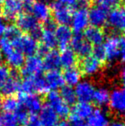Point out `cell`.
<instances>
[{"mask_svg":"<svg viewBox=\"0 0 125 126\" xmlns=\"http://www.w3.org/2000/svg\"><path fill=\"white\" fill-rule=\"evenodd\" d=\"M60 94L61 98L66 103L67 105H75V101H76V96H75V89L72 87L69 86H63L60 90Z\"/></svg>","mask_w":125,"mask_h":126,"instance_id":"4dcf8cb0","label":"cell"},{"mask_svg":"<svg viewBox=\"0 0 125 126\" xmlns=\"http://www.w3.org/2000/svg\"><path fill=\"white\" fill-rule=\"evenodd\" d=\"M0 126H19L14 113L3 112L0 114Z\"/></svg>","mask_w":125,"mask_h":126,"instance_id":"1f68e13d","label":"cell"},{"mask_svg":"<svg viewBox=\"0 0 125 126\" xmlns=\"http://www.w3.org/2000/svg\"><path fill=\"white\" fill-rule=\"evenodd\" d=\"M71 30L75 33H82L88 27V10L87 8H77L73 12L71 18Z\"/></svg>","mask_w":125,"mask_h":126,"instance_id":"9c48e42d","label":"cell"},{"mask_svg":"<svg viewBox=\"0 0 125 126\" xmlns=\"http://www.w3.org/2000/svg\"><path fill=\"white\" fill-rule=\"evenodd\" d=\"M60 58V66L63 67L65 70L75 67L77 63V56L71 48H66L61 51L59 53Z\"/></svg>","mask_w":125,"mask_h":126,"instance_id":"d4e9b609","label":"cell"},{"mask_svg":"<svg viewBox=\"0 0 125 126\" xmlns=\"http://www.w3.org/2000/svg\"><path fill=\"white\" fill-rule=\"evenodd\" d=\"M92 56L94 58H96L98 61H99L100 63H103L104 62L106 61V56H105V51L104 49V47L102 45L100 46H95L94 47H93L92 51Z\"/></svg>","mask_w":125,"mask_h":126,"instance_id":"d590c367","label":"cell"},{"mask_svg":"<svg viewBox=\"0 0 125 126\" xmlns=\"http://www.w3.org/2000/svg\"><path fill=\"white\" fill-rule=\"evenodd\" d=\"M47 105L53 109V111L57 113L59 118H65L69 116L70 108L69 106L67 105L57 91H50L46 95Z\"/></svg>","mask_w":125,"mask_h":126,"instance_id":"277c9868","label":"cell"},{"mask_svg":"<svg viewBox=\"0 0 125 126\" xmlns=\"http://www.w3.org/2000/svg\"><path fill=\"white\" fill-rule=\"evenodd\" d=\"M108 126H125V123L122 121H113L109 124Z\"/></svg>","mask_w":125,"mask_h":126,"instance_id":"7bdbcfd3","label":"cell"},{"mask_svg":"<svg viewBox=\"0 0 125 126\" xmlns=\"http://www.w3.org/2000/svg\"><path fill=\"white\" fill-rule=\"evenodd\" d=\"M42 61H43L44 70H46L47 71L58 70V68L60 67L59 53L56 50L49 51L44 56V58L42 59Z\"/></svg>","mask_w":125,"mask_h":126,"instance_id":"cb8c5ba5","label":"cell"},{"mask_svg":"<svg viewBox=\"0 0 125 126\" xmlns=\"http://www.w3.org/2000/svg\"><path fill=\"white\" fill-rule=\"evenodd\" d=\"M2 14L6 20H15L17 16L22 13V10L26 8V5L19 0H5L3 2Z\"/></svg>","mask_w":125,"mask_h":126,"instance_id":"8fae6325","label":"cell"},{"mask_svg":"<svg viewBox=\"0 0 125 126\" xmlns=\"http://www.w3.org/2000/svg\"><path fill=\"white\" fill-rule=\"evenodd\" d=\"M64 84H67L69 87H75L82 79V72L76 67L67 69L63 74Z\"/></svg>","mask_w":125,"mask_h":126,"instance_id":"484cf974","label":"cell"},{"mask_svg":"<svg viewBox=\"0 0 125 126\" xmlns=\"http://www.w3.org/2000/svg\"><path fill=\"white\" fill-rule=\"evenodd\" d=\"M69 123L71 126H89L87 122L84 120H78V119H69Z\"/></svg>","mask_w":125,"mask_h":126,"instance_id":"60d3db41","label":"cell"},{"mask_svg":"<svg viewBox=\"0 0 125 126\" xmlns=\"http://www.w3.org/2000/svg\"><path fill=\"white\" fill-rule=\"evenodd\" d=\"M15 26L21 32L29 33V35L35 40L40 38L42 27L28 12H22L15 18Z\"/></svg>","mask_w":125,"mask_h":126,"instance_id":"6da1fadb","label":"cell"},{"mask_svg":"<svg viewBox=\"0 0 125 126\" xmlns=\"http://www.w3.org/2000/svg\"><path fill=\"white\" fill-rule=\"evenodd\" d=\"M120 77H121V80H122L123 84H124V88H125V66L122 69V70H121Z\"/></svg>","mask_w":125,"mask_h":126,"instance_id":"ee69618b","label":"cell"},{"mask_svg":"<svg viewBox=\"0 0 125 126\" xmlns=\"http://www.w3.org/2000/svg\"><path fill=\"white\" fill-rule=\"evenodd\" d=\"M105 51L106 61L112 62L120 57L121 49L119 44V37L116 34L108 36L103 45Z\"/></svg>","mask_w":125,"mask_h":126,"instance_id":"4fadbf2b","label":"cell"},{"mask_svg":"<svg viewBox=\"0 0 125 126\" xmlns=\"http://www.w3.org/2000/svg\"><path fill=\"white\" fill-rule=\"evenodd\" d=\"M74 89H75L76 100H79V102L90 103L93 100L95 88L91 82L87 81H80Z\"/></svg>","mask_w":125,"mask_h":126,"instance_id":"5bb4252c","label":"cell"},{"mask_svg":"<svg viewBox=\"0 0 125 126\" xmlns=\"http://www.w3.org/2000/svg\"><path fill=\"white\" fill-rule=\"evenodd\" d=\"M107 22L111 28L125 33V7L112 10L108 15Z\"/></svg>","mask_w":125,"mask_h":126,"instance_id":"9a60e30c","label":"cell"},{"mask_svg":"<svg viewBox=\"0 0 125 126\" xmlns=\"http://www.w3.org/2000/svg\"><path fill=\"white\" fill-rule=\"evenodd\" d=\"M109 106L117 114H125V88H115L110 93Z\"/></svg>","mask_w":125,"mask_h":126,"instance_id":"30bf717a","label":"cell"},{"mask_svg":"<svg viewBox=\"0 0 125 126\" xmlns=\"http://www.w3.org/2000/svg\"><path fill=\"white\" fill-rule=\"evenodd\" d=\"M28 10H30L31 15L39 22H42L45 23V22L51 19V15H52L51 8L45 1L39 0V1L33 2L30 4Z\"/></svg>","mask_w":125,"mask_h":126,"instance_id":"7c38bea8","label":"cell"},{"mask_svg":"<svg viewBox=\"0 0 125 126\" xmlns=\"http://www.w3.org/2000/svg\"><path fill=\"white\" fill-rule=\"evenodd\" d=\"M46 85L50 91H56L58 88H62L64 86L63 74L58 70L47 71L44 76Z\"/></svg>","mask_w":125,"mask_h":126,"instance_id":"7402d4cb","label":"cell"},{"mask_svg":"<svg viewBox=\"0 0 125 126\" xmlns=\"http://www.w3.org/2000/svg\"><path fill=\"white\" fill-rule=\"evenodd\" d=\"M15 49H14L11 42L8 39H6L3 36L2 38H0V51H2V53L5 57L10 54V53H11Z\"/></svg>","mask_w":125,"mask_h":126,"instance_id":"e575fe53","label":"cell"},{"mask_svg":"<svg viewBox=\"0 0 125 126\" xmlns=\"http://www.w3.org/2000/svg\"><path fill=\"white\" fill-rule=\"evenodd\" d=\"M5 0H0V5H2L3 3V2H4Z\"/></svg>","mask_w":125,"mask_h":126,"instance_id":"f907efd6","label":"cell"},{"mask_svg":"<svg viewBox=\"0 0 125 126\" xmlns=\"http://www.w3.org/2000/svg\"><path fill=\"white\" fill-rule=\"evenodd\" d=\"M51 12L55 22L58 23L59 25H67L70 23L73 15V10L69 6L62 4L59 2L56 1L52 3Z\"/></svg>","mask_w":125,"mask_h":126,"instance_id":"5b68a950","label":"cell"},{"mask_svg":"<svg viewBox=\"0 0 125 126\" xmlns=\"http://www.w3.org/2000/svg\"><path fill=\"white\" fill-rule=\"evenodd\" d=\"M2 101H3V99H2L1 95H0V109L2 108Z\"/></svg>","mask_w":125,"mask_h":126,"instance_id":"681fc988","label":"cell"},{"mask_svg":"<svg viewBox=\"0 0 125 126\" xmlns=\"http://www.w3.org/2000/svg\"><path fill=\"white\" fill-rule=\"evenodd\" d=\"M70 45L75 55L80 58H87L92 53V45L84 38L82 33H75L72 37Z\"/></svg>","mask_w":125,"mask_h":126,"instance_id":"ba28073f","label":"cell"},{"mask_svg":"<svg viewBox=\"0 0 125 126\" xmlns=\"http://www.w3.org/2000/svg\"><path fill=\"white\" fill-rule=\"evenodd\" d=\"M35 1H36V0H28V2H29V3H33V2H35Z\"/></svg>","mask_w":125,"mask_h":126,"instance_id":"816d5d0a","label":"cell"},{"mask_svg":"<svg viewBox=\"0 0 125 126\" xmlns=\"http://www.w3.org/2000/svg\"><path fill=\"white\" fill-rule=\"evenodd\" d=\"M19 1H21V2H22V3H24V4L26 5V7H27L28 9L29 8V6H30V4L31 3L28 2V0H19Z\"/></svg>","mask_w":125,"mask_h":126,"instance_id":"7dc6e473","label":"cell"},{"mask_svg":"<svg viewBox=\"0 0 125 126\" xmlns=\"http://www.w3.org/2000/svg\"><path fill=\"white\" fill-rule=\"evenodd\" d=\"M22 107L17 100L16 98L13 96H8L4 98L2 101V108L4 111V112L15 113L18 109Z\"/></svg>","mask_w":125,"mask_h":126,"instance_id":"f546056e","label":"cell"},{"mask_svg":"<svg viewBox=\"0 0 125 126\" xmlns=\"http://www.w3.org/2000/svg\"><path fill=\"white\" fill-rule=\"evenodd\" d=\"M56 28V22L50 19L44 23V28H42V33L40 38L41 40V45L48 50H54V48L57 46L55 34Z\"/></svg>","mask_w":125,"mask_h":126,"instance_id":"52a82bcc","label":"cell"},{"mask_svg":"<svg viewBox=\"0 0 125 126\" xmlns=\"http://www.w3.org/2000/svg\"><path fill=\"white\" fill-rule=\"evenodd\" d=\"M109 100H110V91L105 88H99L95 89L93 101L95 105L99 107L105 106L108 105Z\"/></svg>","mask_w":125,"mask_h":126,"instance_id":"f1b7e54d","label":"cell"},{"mask_svg":"<svg viewBox=\"0 0 125 126\" xmlns=\"http://www.w3.org/2000/svg\"><path fill=\"white\" fill-rule=\"evenodd\" d=\"M10 77V70L5 65L0 66V91Z\"/></svg>","mask_w":125,"mask_h":126,"instance_id":"74e56055","label":"cell"},{"mask_svg":"<svg viewBox=\"0 0 125 126\" xmlns=\"http://www.w3.org/2000/svg\"><path fill=\"white\" fill-rule=\"evenodd\" d=\"M38 118L40 126H57L59 123V117L47 104L43 106Z\"/></svg>","mask_w":125,"mask_h":126,"instance_id":"ffe728a7","label":"cell"},{"mask_svg":"<svg viewBox=\"0 0 125 126\" xmlns=\"http://www.w3.org/2000/svg\"><path fill=\"white\" fill-rule=\"evenodd\" d=\"M83 36L91 45H94L95 47L103 44L105 39V33L101 28L90 26L84 30Z\"/></svg>","mask_w":125,"mask_h":126,"instance_id":"44dd1931","label":"cell"},{"mask_svg":"<svg viewBox=\"0 0 125 126\" xmlns=\"http://www.w3.org/2000/svg\"><path fill=\"white\" fill-rule=\"evenodd\" d=\"M94 111V107L90 103L78 102L74 105L72 110H70L69 119H78L85 121L86 119H88Z\"/></svg>","mask_w":125,"mask_h":126,"instance_id":"e0dca14e","label":"cell"},{"mask_svg":"<svg viewBox=\"0 0 125 126\" xmlns=\"http://www.w3.org/2000/svg\"><path fill=\"white\" fill-rule=\"evenodd\" d=\"M43 70L44 65L41 58L38 55H33L28 57L27 59H25L23 66L22 67L21 75L24 78L41 76Z\"/></svg>","mask_w":125,"mask_h":126,"instance_id":"8992f818","label":"cell"},{"mask_svg":"<svg viewBox=\"0 0 125 126\" xmlns=\"http://www.w3.org/2000/svg\"><path fill=\"white\" fill-rule=\"evenodd\" d=\"M55 34L59 49L63 51L68 48L72 40V37H73L71 28L67 25H59L56 28Z\"/></svg>","mask_w":125,"mask_h":126,"instance_id":"d6986e66","label":"cell"},{"mask_svg":"<svg viewBox=\"0 0 125 126\" xmlns=\"http://www.w3.org/2000/svg\"><path fill=\"white\" fill-rule=\"evenodd\" d=\"M20 73L17 70H10V77L3 85L1 92L6 97L12 96L20 91Z\"/></svg>","mask_w":125,"mask_h":126,"instance_id":"ac0fdd59","label":"cell"},{"mask_svg":"<svg viewBox=\"0 0 125 126\" xmlns=\"http://www.w3.org/2000/svg\"><path fill=\"white\" fill-rule=\"evenodd\" d=\"M25 126H40V120L37 115H30Z\"/></svg>","mask_w":125,"mask_h":126,"instance_id":"f35d334b","label":"cell"},{"mask_svg":"<svg viewBox=\"0 0 125 126\" xmlns=\"http://www.w3.org/2000/svg\"><path fill=\"white\" fill-rule=\"evenodd\" d=\"M109 10L106 9L95 5L88 10V20L89 23L94 27L101 28L107 22Z\"/></svg>","mask_w":125,"mask_h":126,"instance_id":"2e32d148","label":"cell"},{"mask_svg":"<svg viewBox=\"0 0 125 126\" xmlns=\"http://www.w3.org/2000/svg\"><path fill=\"white\" fill-rule=\"evenodd\" d=\"M14 114H15V118H16V121L19 125H26V124L28 123V120L29 115H28V112L25 109L21 107L20 109L17 110Z\"/></svg>","mask_w":125,"mask_h":126,"instance_id":"8d00e7d4","label":"cell"},{"mask_svg":"<svg viewBox=\"0 0 125 126\" xmlns=\"http://www.w3.org/2000/svg\"><path fill=\"white\" fill-rule=\"evenodd\" d=\"M96 3L100 7L106 9V10H114L118 8L121 4V0H95Z\"/></svg>","mask_w":125,"mask_h":126,"instance_id":"836d02e7","label":"cell"},{"mask_svg":"<svg viewBox=\"0 0 125 126\" xmlns=\"http://www.w3.org/2000/svg\"><path fill=\"white\" fill-rule=\"evenodd\" d=\"M16 99L21 106H23V109L31 113V115H36L43 107L42 100L38 94H27L22 92H19Z\"/></svg>","mask_w":125,"mask_h":126,"instance_id":"3957f363","label":"cell"},{"mask_svg":"<svg viewBox=\"0 0 125 126\" xmlns=\"http://www.w3.org/2000/svg\"><path fill=\"white\" fill-rule=\"evenodd\" d=\"M7 63L10 67H11L12 70H17L22 68L25 62V56L20 51L14 50L11 53L6 56Z\"/></svg>","mask_w":125,"mask_h":126,"instance_id":"4316f807","label":"cell"},{"mask_svg":"<svg viewBox=\"0 0 125 126\" xmlns=\"http://www.w3.org/2000/svg\"><path fill=\"white\" fill-rule=\"evenodd\" d=\"M120 58H121V61L123 63H125V51H122L120 53Z\"/></svg>","mask_w":125,"mask_h":126,"instance_id":"bcb514c9","label":"cell"},{"mask_svg":"<svg viewBox=\"0 0 125 126\" xmlns=\"http://www.w3.org/2000/svg\"><path fill=\"white\" fill-rule=\"evenodd\" d=\"M22 35V32L16 28L15 25H10L6 28L3 37L8 39L10 42L14 41Z\"/></svg>","mask_w":125,"mask_h":126,"instance_id":"d6a6232c","label":"cell"},{"mask_svg":"<svg viewBox=\"0 0 125 126\" xmlns=\"http://www.w3.org/2000/svg\"><path fill=\"white\" fill-rule=\"evenodd\" d=\"M80 1L81 0H57V2H59L60 3L66 5V6L70 7V8H71V7L77 8Z\"/></svg>","mask_w":125,"mask_h":126,"instance_id":"ab89813d","label":"cell"},{"mask_svg":"<svg viewBox=\"0 0 125 126\" xmlns=\"http://www.w3.org/2000/svg\"><path fill=\"white\" fill-rule=\"evenodd\" d=\"M6 24H5V22L3 21V19H1V17H0V38H2V37L3 36V34H4L5 33V30H6Z\"/></svg>","mask_w":125,"mask_h":126,"instance_id":"b9f144b4","label":"cell"},{"mask_svg":"<svg viewBox=\"0 0 125 126\" xmlns=\"http://www.w3.org/2000/svg\"><path fill=\"white\" fill-rule=\"evenodd\" d=\"M11 44L14 49L20 51L21 52L23 53L24 56L27 55L28 57L35 55V53H37V51H38L39 46H40L37 40H35L29 34H22L18 39L12 41Z\"/></svg>","mask_w":125,"mask_h":126,"instance_id":"7a4b0ae2","label":"cell"},{"mask_svg":"<svg viewBox=\"0 0 125 126\" xmlns=\"http://www.w3.org/2000/svg\"><path fill=\"white\" fill-rule=\"evenodd\" d=\"M3 53H2V51H0V66H1L2 63H3Z\"/></svg>","mask_w":125,"mask_h":126,"instance_id":"c3c4849f","label":"cell"},{"mask_svg":"<svg viewBox=\"0 0 125 126\" xmlns=\"http://www.w3.org/2000/svg\"><path fill=\"white\" fill-rule=\"evenodd\" d=\"M81 72L87 76H93L100 70L102 63L94 58L93 56H88L82 58L80 63Z\"/></svg>","mask_w":125,"mask_h":126,"instance_id":"603a6c76","label":"cell"},{"mask_svg":"<svg viewBox=\"0 0 125 126\" xmlns=\"http://www.w3.org/2000/svg\"><path fill=\"white\" fill-rule=\"evenodd\" d=\"M87 124L89 126H108L110 122L107 115L103 111L96 109L88 118Z\"/></svg>","mask_w":125,"mask_h":126,"instance_id":"83f0119b","label":"cell"},{"mask_svg":"<svg viewBox=\"0 0 125 126\" xmlns=\"http://www.w3.org/2000/svg\"><path fill=\"white\" fill-rule=\"evenodd\" d=\"M57 126H71L69 122L66 121V120H63V121H59Z\"/></svg>","mask_w":125,"mask_h":126,"instance_id":"f6af8a7d","label":"cell"}]
</instances>
